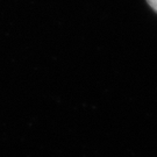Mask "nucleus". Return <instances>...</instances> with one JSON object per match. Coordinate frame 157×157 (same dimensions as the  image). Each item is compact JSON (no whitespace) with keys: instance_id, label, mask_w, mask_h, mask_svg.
Here are the masks:
<instances>
[{"instance_id":"1","label":"nucleus","mask_w":157,"mask_h":157,"mask_svg":"<svg viewBox=\"0 0 157 157\" xmlns=\"http://www.w3.org/2000/svg\"><path fill=\"white\" fill-rule=\"evenodd\" d=\"M147 1H148L149 6L157 13V0H147Z\"/></svg>"}]
</instances>
